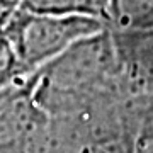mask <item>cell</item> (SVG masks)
<instances>
[{"label":"cell","instance_id":"1","mask_svg":"<svg viewBox=\"0 0 153 153\" xmlns=\"http://www.w3.org/2000/svg\"><path fill=\"white\" fill-rule=\"evenodd\" d=\"M111 31L90 34L33 73V99L48 117H65L128 99Z\"/></svg>","mask_w":153,"mask_h":153},{"label":"cell","instance_id":"2","mask_svg":"<svg viewBox=\"0 0 153 153\" xmlns=\"http://www.w3.org/2000/svg\"><path fill=\"white\" fill-rule=\"evenodd\" d=\"M105 29L94 17L43 14L17 5L2 22V33L22 73L33 75L73 43Z\"/></svg>","mask_w":153,"mask_h":153},{"label":"cell","instance_id":"3","mask_svg":"<svg viewBox=\"0 0 153 153\" xmlns=\"http://www.w3.org/2000/svg\"><path fill=\"white\" fill-rule=\"evenodd\" d=\"M134 131L109 114L49 117L34 153H133Z\"/></svg>","mask_w":153,"mask_h":153},{"label":"cell","instance_id":"4","mask_svg":"<svg viewBox=\"0 0 153 153\" xmlns=\"http://www.w3.org/2000/svg\"><path fill=\"white\" fill-rule=\"evenodd\" d=\"M48 123L33 99V75H21L0 87V153H34Z\"/></svg>","mask_w":153,"mask_h":153},{"label":"cell","instance_id":"5","mask_svg":"<svg viewBox=\"0 0 153 153\" xmlns=\"http://www.w3.org/2000/svg\"><path fill=\"white\" fill-rule=\"evenodd\" d=\"M111 38L121 82L128 95H153V26L133 31H111Z\"/></svg>","mask_w":153,"mask_h":153},{"label":"cell","instance_id":"6","mask_svg":"<svg viewBox=\"0 0 153 153\" xmlns=\"http://www.w3.org/2000/svg\"><path fill=\"white\" fill-rule=\"evenodd\" d=\"M104 24L111 31L152 27L153 0H107Z\"/></svg>","mask_w":153,"mask_h":153},{"label":"cell","instance_id":"7","mask_svg":"<svg viewBox=\"0 0 153 153\" xmlns=\"http://www.w3.org/2000/svg\"><path fill=\"white\" fill-rule=\"evenodd\" d=\"M24 9L58 16H83L104 22L107 0H21Z\"/></svg>","mask_w":153,"mask_h":153},{"label":"cell","instance_id":"8","mask_svg":"<svg viewBox=\"0 0 153 153\" xmlns=\"http://www.w3.org/2000/svg\"><path fill=\"white\" fill-rule=\"evenodd\" d=\"M133 153H153V95L138 97V129Z\"/></svg>","mask_w":153,"mask_h":153},{"label":"cell","instance_id":"9","mask_svg":"<svg viewBox=\"0 0 153 153\" xmlns=\"http://www.w3.org/2000/svg\"><path fill=\"white\" fill-rule=\"evenodd\" d=\"M7 14H9V12H5V10H2V9H0V17H4V16H7Z\"/></svg>","mask_w":153,"mask_h":153},{"label":"cell","instance_id":"10","mask_svg":"<svg viewBox=\"0 0 153 153\" xmlns=\"http://www.w3.org/2000/svg\"><path fill=\"white\" fill-rule=\"evenodd\" d=\"M4 17H5V16H4ZM4 17H0V19H4Z\"/></svg>","mask_w":153,"mask_h":153}]
</instances>
